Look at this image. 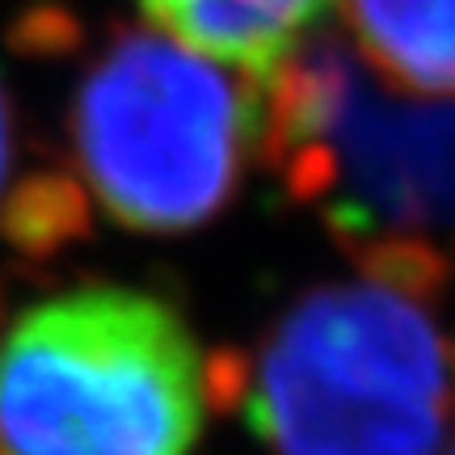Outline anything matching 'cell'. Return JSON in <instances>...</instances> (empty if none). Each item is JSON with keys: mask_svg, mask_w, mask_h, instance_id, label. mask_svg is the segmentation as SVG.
<instances>
[{"mask_svg": "<svg viewBox=\"0 0 455 455\" xmlns=\"http://www.w3.org/2000/svg\"><path fill=\"white\" fill-rule=\"evenodd\" d=\"M181 312L131 287H84L21 312L0 341L9 455H190L207 405Z\"/></svg>", "mask_w": 455, "mask_h": 455, "instance_id": "obj_1", "label": "cell"}, {"mask_svg": "<svg viewBox=\"0 0 455 455\" xmlns=\"http://www.w3.org/2000/svg\"><path fill=\"white\" fill-rule=\"evenodd\" d=\"M241 413L275 455H439L455 333L375 283L304 291L266 333Z\"/></svg>", "mask_w": 455, "mask_h": 455, "instance_id": "obj_2", "label": "cell"}, {"mask_svg": "<svg viewBox=\"0 0 455 455\" xmlns=\"http://www.w3.org/2000/svg\"><path fill=\"white\" fill-rule=\"evenodd\" d=\"M258 131V81L127 26L84 68L72 144L114 224L181 236L212 224L241 190Z\"/></svg>", "mask_w": 455, "mask_h": 455, "instance_id": "obj_3", "label": "cell"}, {"mask_svg": "<svg viewBox=\"0 0 455 455\" xmlns=\"http://www.w3.org/2000/svg\"><path fill=\"white\" fill-rule=\"evenodd\" d=\"M316 127L333 164L321 198L325 232L341 249L375 236L418 241L455 270V98L379 89L338 38H312Z\"/></svg>", "mask_w": 455, "mask_h": 455, "instance_id": "obj_4", "label": "cell"}, {"mask_svg": "<svg viewBox=\"0 0 455 455\" xmlns=\"http://www.w3.org/2000/svg\"><path fill=\"white\" fill-rule=\"evenodd\" d=\"M156 30L181 47L232 68L244 81H266L333 0H140Z\"/></svg>", "mask_w": 455, "mask_h": 455, "instance_id": "obj_5", "label": "cell"}, {"mask_svg": "<svg viewBox=\"0 0 455 455\" xmlns=\"http://www.w3.org/2000/svg\"><path fill=\"white\" fill-rule=\"evenodd\" d=\"M363 68L413 98H455V0H338Z\"/></svg>", "mask_w": 455, "mask_h": 455, "instance_id": "obj_6", "label": "cell"}, {"mask_svg": "<svg viewBox=\"0 0 455 455\" xmlns=\"http://www.w3.org/2000/svg\"><path fill=\"white\" fill-rule=\"evenodd\" d=\"M89 190L68 169H30L0 198V241L26 261L60 258L68 244L89 241Z\"/></svg>", "mask_w": 455, "mask_h": 455, "instance_id": "obj_7", "label": "cell"}, {"mask_svg": "<svg viewBox=\"0 0 455 455\" xmlns=\"http://www.w3.org/2000/svg\"><path fill=\"white\" fill-rule=\"evenodd\" d=\"M198 388L207 413H236L253 388V358L241 346H215L198 363Z\"/></svg>", "mask_w": 455, "mask_h": 455, "instance_id": "obj_8", "label": "cell"}, {"mask_svg": "<svg viewBox=\"0 0 455 455\" xmlns=\"http://www.w3.org/2000/svg\"><path fill=\"white\" fill-rule=\"evenodd\" d=\"M9 43L21 55H68L84 43V30L68 9L43 4V9H26L17 17V26L9 30Z\"/></svg>", "mask_w": 455, "mask_h": 455, "instance_id": "obj_9", "label": "cell"}, {"mask_svg": "<svg viewBox=\"0 0 455 455\" xmlns=\"http://www.w3.org/2000/svg\"><path fill=\"white\" fill-rule=\"evenodd\" d=\"M9 156H13V106H9V93L0 84V181L9 173Z\"/></svg>", "mask_w": 455, "mask_h": 455, "instance_id": "obj_10", "label": "cell"}, {"mask_svg": "<svg viewBox=\"0 0 455 455\" xmlns=\"http://www.w3.org/2000/svg\"><path fill=\"white\" fill-rule=\"evenodd\" d=\"M0 321H4V295H0Z\"/></svg>", "mask_w": 455, "mask_h": 455, "instance_id": "obj_11", "label": "cell"}, {"mask_svg": "<svg viewBox=\"0 0 455 455\" xmlns=\"http://www.w3.org/2000/svg\"><path fill=\"white\" fill-rule=\"evenodd\" d=\"M0 455H9V447H4V443H0Z\"/></svg>", "mask_w": 455, "mask_h": 455, "instance_id": "obj_12", "label": "cell"}, {"mask_svg": "<svg viewBox=\"0 0 455 455\" xmlns=\"http://www.w3.org/2000/svg\"><path fill=\"white\" fill-rule=\"evenodd\" d=\"M451 455H455V447H451Z\"/></svg>", "mask_w": 455, "mask_h": 455, "instance_id": "obj_13", "label": "cell"}]
</instances>
